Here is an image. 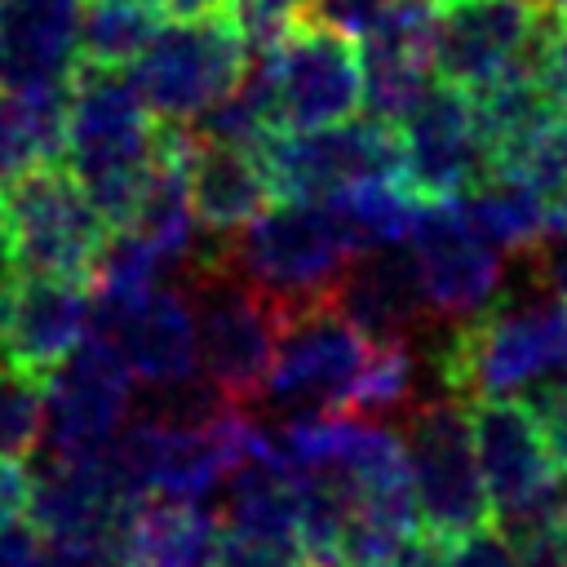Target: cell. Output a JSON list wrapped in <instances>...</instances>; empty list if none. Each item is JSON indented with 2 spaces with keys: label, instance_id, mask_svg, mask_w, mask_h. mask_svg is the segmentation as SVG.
<instances>
[{
  "label": "cell",
  "instance_id": "cell-1",
  "mask_svg": "<svg viewBox=\"0 0 567 567\" xmlns=\"http://www.w3.org/2000/svg\"><path fill=\"white\" fill-rule=\"evenodd\" d=\"M164 124L146 111L128 71L75 62L62 84V164L84 186L106 230L120 226L159 155Z\"/></svg>",
  "mask_w": 567,
  "mask_h": 567
},
{
  "label": "cell",
  "instance_id": "cell-2",
  "mask_svg": "<svg viewBox=\"0 0 567 567\" xmlns=\"http://www.w3.org/2000/svg\"><path fill=\"white\" fill-rule=\"evenodd\" d=\"M350 257H354V244L328 204L270 199L239 230H230L221 239L208 235V244H199V252L186 270L190 275H199V270L230 275V279L248 284L252 292H261L284 315H292L301 306L328 301V292L341 279Z\"/></svg>",
  "mask_w": 567,
  "mask_h": 567
},
{
  "label": "cell",
  "instance_id": "cell-3",
  "mask_svg": "<svg viewBox=\"0 0 567 567\" xmlns=\"http://www.w3.org/2000/svg\"><path fill=\"white\" fill-rule=\"evenodd\" d=\"M425 363L443 394L514 399L567 368V297L492 301L483 315L452 323L425 350Z\"/></svg>",
  "mask_w": 567,
  "mask_h": 567
},
{
  "label": "cell",
  "instance_id": "cell-4",
  "mask_svg": "<svg viewBox=\"0 0 567 567\" xmlns=\"http://www.w3.org/2000/svg\"><path fill=\"white\" fill-rule=\"evenodd\" d=\"M244 84L270 137L337 124L359 111V44L328 22L297 13L257 49Z\"/></svg>",
  "mask_w": 567,
  "mask_h": 567
},
{
  "label": "cell",
  "instance_id": "cell-5",
  "mask_svg": "<svg viewBox=\"0 0 567 567\" xmlns=\"http://www.w3.org/2000/svg\"><path fill=\"white\" fill-rule=\"evenodd\" d=\"M252 44L226 9L164 18L146 49L133 58L128 80L159 124H195L208 106L239 89L248 75Z\"/></svg>",
  "mask_w": 567,
  "mask_h": 567
},
{
  "label": "cell",
  "instance_id": "cell-6",
  "mask_svg": "<svg viewBox=\"0 0 567 567\" xmlns=\"http://www.w3.org/2000/svg\"><path fill=\"white\" fill-rule=\"evenodd\" d=\"M554 18L549 0H434L430 71L461 93L527 75L536 71Z\"/></svg>",
  "mask_w": 567,
  "mask_h": 567
},
{
  "label": "cell",
  "instance_id": "cell-7",
  "mask_svg": "<svg viewBox=\"0 0 567 567\" xmlns=\"http://www.w3.org/2000/svg\"><path fill=\"white\" fill-rule=\"evenodd\" d=\"M403 456L416 501V532L430 540H456L492 523V505L478 478L474 439H470V403L456 394H439L408 408Z\"/></svg>",
  "mask_w": 567,
  "mask_h": 567
},
{
  "label": "cell",
  "instance_id": "cell-8",
  "mask_svg": "<svg viewBox=\"0 0 567 567\" xmlns=\"http://www.w3.org/2000/svg\"><path fill=\"white\" fill-rule=\"evenodd\" d=\"M22 275H58L89 284L106 244V221L62 159H40L0 186Z\"/></svg>",
  "mask_w": 567,
  "mask_h": 567
},
{
  "label": "cell",
  "instance_id": "cell-9",
  "mask_svg": "<svg viewBox=\"0 0 567 567\" xmlns=\"http://www.w3.org/2000/svg\"><path fill=\"white\" fill-rule=\"evenodd\" d=\"M368 341L328 306H301L284 315L261 394L284 416L346 412V399L368 363Z\"/></svg>",
  "mask_w": 567,
  "mask_h": 567
},
{
  "label": "cell",
  "instance_id": "cell-10",
  "mask_svg": "<svg viewBox=\"0 0 567 567\" xmlns=\"http://www.w3.org/2000/svg\"><path fill=\"white\" fill-rule=\"evenodd\" d=\"M257 151H261L275 199L328 204L341 190H350L354 182L399 173L394 128L372 115H346L323 128L275 133Z\"/></svg>",
  "mask_w": 567,
  "mask_h": 567
},
{
  "label": "cell",
  "instance_id": "cell-11",
  "mask_svg": "<svg viewBox=\"0 0 567 567\" xmlns=\"http://www.w3.org/2000/svg\"><path fill=\"white\" fill-rule=\"evenodd\" d=\"M190 284H195V306H190L195 363L230 403L244 408L261 394V381L284 328V310L270 306L248 284L217 270H199L190 275Z\"/></svg>",
  "mask_w": 567,
  "mask_h": 567
},
{
  "label": "cell",
  "instance_id": "cell-12",
  "mask_svg": "<svg viewBox=\"0 0 567 567\" xmlns=\"http://www.w3.org/2000/svg\"><path fill=\"white\" fill-rule=\"evenodd\" d=\"M430 319L465 323L483 315L505 284V252H496L461 213L456 199H421L416 221L403 239Z\"/></svg>",
  "mask_w": 567,
  "mask_h": 567
},
{
  "label": "cell",
  "instance_id": "cell-13",
  "mask_svg": "<svg viewBox=\"0 0 567 567\" xmlns=\"http://www.w3.org/2000/svg\"><path fill=\"white\" fill-rule=\"evenodd\" d=\"M390 128L399 146V177L416 199H461L492 173L474 97L443 80H430Z\"/></svg>",
  "mask_w": 567,
  "mask_h": 567
},
{
  "label": "cell",
  "instance_id": "cell-14",
  "mask_svg": "<svg viewBox=\"0 0 567 567\" xmlns=\"http://www.w3.org/2000/svg\"><path fill=\"white\" fill-rule=\"evenodd\" d=\"M44 390V439L40 447L49 456H75V452H102L133 412L137 381L120 363V354L89 332L62 363H53L40 377Z\"/></svg>",
  "mask_w": 567,
  "mask_h": 567
},
{
  "label": "cell",
  "instance_id": "cell-15",
  "mask_svg": "<svg viewBox=\"0 0 567 567\" xmlns=\"http://www.w3.org/2000/svg\"><path fill=\"white\" fill-rule=\"evenodd\" d=\"M142 496L120 478L115 461L102 452L44 456L31 474L27 514L40 536L58 540H106L120 549V527Z\"/></svg>",
  "mask_w": 567,
  "mask_h": 567
},
{
  "label": "cell",
  "instance_id": "cell-16",
  "mask_svg": "<svg viewBox=\"0 0 567 567\" xmlns=\"http://www.w3.org/2000/svg\"><path fill=\"white\" fill-rule=\"evenodd\" d=\"M89 332H97L137 385L195 372V310L177 288H142L128 297H89Z\"/></svg>",
  "mask_w": 567,
  "mask_h": 567
},
{
  "label": "cell",
  "instance_id": "cell-17",
  "mask_svg": "<svg viewBox=\"0 0 567 567\" xmlns=\"http://www.w3.org/2000/svg\"><path fill=\"white\" fill-rule=\"evenodd\" d=\"M470 439H474V461H478V478L492 514H509L554 487L558 465L527 403L470 399Z\"/></svg>",
  "mask_w": 567,
  "mask_h": 567
},
{
  "label": "cell",
  "instance_id": "cell-18",
  "mask_svg": "<svg viewBox=\"0 0 567 567\" xmlns=\"http://www.w3.org/2000/svg\"><path fill=\"white\" fill-rule=\"evenodd\" d=\"M328 306L368 341V346H390V341H416L421 323L430 319L421 279L412 270V257L403 244L394 248H363L346 261L341 279L328 292Z\"/></svg>",
  "mask_w": 567,
  "mask_h": 567
},
{
  "label": "cell",
  "instance_id": "cell-19",
  "mask_svg": "<svg viewBox=\"0 0 567 567\" xmlns=\"http://www.w3.org/2000/svg\"><path fill=\"white\" fill-rule=\"evenodd\" d=\"M359 44V106L372 120L394 124L434 80L430 71V9L425 4H390L372 27L354 35Z\"/></svg>",
  "mask_w": 567,
  "mask_h": 567
},
{
  "label": "cell",
  "instance_id": "cell-20",
  "mask_svg": "<svg viewBox=\"0 0 567 567\" xmlns=\"http://www.w3.org/2000/svg\"><path fill=\"white\" fill-rule=\"evenodd\" d=\"M89 337V284L58 279V275H22L4 328H0V359L44 377Z\"/></svg>",
  "mask_w": 567,
  "mask_h": 567
},
{
  "label": "cell",
  "instance_id": "cell-21",
  "mask_svg": "<svg viewBox=\"0 0 567 567\" xmlns=\"http://www.w3.org/2000/svg\"><path fill=\"white\" fill-rule=\"evenodd\" d=\"M80 0H0V89H62L75 71Z\"/></svg>",
  "mask_w": 567,
  "mask_h": 567
},
{
  "label": "cell",
  "instance_id": "cell-22",
  "mask_svg": "<svg viewBox=\"0 0 567 567\" xmlns=\"http://www.w3.org/2000/svg\"><path fill=\"white\" fill-rule=\"evenodd\" d=\"M186 199L213 239L239 230L275 199L261 151L186 133Z\"/></svg>",
  "mask_w": 567,
  "mask_h": 567
},
{
  "label": "cell",
  "instance_id": "cell-23",
  "mask_svg": "<svg viewBox=\"0 0 567 567\" xmlns=\"http://www.w3.org/2000/svg\"><path fill=\"white\" fill-rule=\"evenodd\" d=\"M217 514L208 501L142 496L120 527V567H213Z\"/></svg>",
  "mask_w": 567,
  "mask_h": 567
},
{
  "label": "cell",
  "instance_id": "cell-24",
  "mask_svg": "<svg viewBox=\"0 0 567 567\" xmlns=\"http://www.w3.org/2000/svg\"><path fill=\"white\" fill-rule=\"evenodd\" d=\"M456 204H461L465 221L496 252H527L536 244L540 226L549 221V204L532 186H523L518 177H505V173H487Z\"/></svg>",
  "mask_w": 567,
  "mask_h": 567
},
{
  "label": "cell",
  "instance_id": "cell-25",
  "mask_svg": "<svg viewBox=\"0 0 567 567\" xmlns=\"http://www.w3.org/2000/svg\"><path fill=\"white\" fill-rule=\"evenodd\" d=\"M328 208L337 213L341 230L350 235L354 252L363 248H394L408 239L421 199L403 186V177H368L354 182L350 190H341L337 199H328Z\"/></svg>",
  "mask_w": 567,
  "mask_h": 567
},
{
  "label": "cell",
  "instance_id": "cell-26",
  "mask_svg": "<svg viewBox=\"0 0 567 567\" xmlns=\"http://www.w3.org/2000/svg\"><path fill=\"white\" fill-rule=\"evenodd\" d=\"M58 155H62V89H35V93L0 89V186L13 173Z\"/></svg>",
  "mask_w": 567,
  "mask_h": 567
},
{
  "label": "cell",
  "instance_id": "cell-27",
  "mask_svg": "<svg viewBox=\"0 0 567 567\" xmlns=\"http://www.w3.org/2000/svg\"><path fill=\"white\" fill-rule=\"evenodd\" d=\"M159 22L164 18L155 9H146L142 0H80L75 53H80V62L128 71Z\"/></svg>",
  "mask_w": 567,
  "mask_h": 567
},
{
  "label": "cell",
  "instance_id": "cell-28",
  "mask_svg": "<svg viewBox=\"0 0 567 567\" xmlns=\"http://www.w3.org/2000/svg\"><path fill=\"white\" fill-rule=\"evenodd\" d=\"M416 377H421V359H416L412 341L372 346L368 363L346 399V412L363 416V421H390L416 403Z\"/></svg>",
  "mask_w": 567,
  "mask_h": 567
},
{
  "label": "cell",
  "instance_id": "cell-29",
  "mask_svg": "<svg viewBox=\"0 0 567 567\" xmlns=\"http://www.w3.org/2000/svg\"><path fill=\"white\" fill-rule=\"evenodd\" d=\"M496 532L518 567H567V518L558 514L554 487L509 514H496Z\"/></svg>",
  "mask_w": 567,
  "mask_h": 567
},
{
  "label": "cell",
  "instance_id": "cell-30",
  "mask_svg": "<svg viewBox=\"0 0 567 567\" xmlns=\"http://www.w3.org/2000/svg\"><path fill=\"white\" fill-rule=\"evenodd\" d=\"M44 439V390L40 377L0 359V461L40 452Z\"/></svg>",
  "mask_w": 567,
  "mask_h": 567
},
{
  "label": "cell",
  "instance_id": "cell-31",
  "mask_svg": "<svg viewBox=\"0 0 567 567\" xmlns=\"http://www.w3.org/2000/svg\"><path fill=\"white\" fill-rule=\"evenodd\" d=\"M213 567H310L297 536H266V532H230L217 527Z\"/></svg>",
  "mask_w": 567,
  "mask_h": 567
},
{
  "label": "cell",
  "instance_id": "cell-32",
  "mask_svg": "<svg viewBox=\"0 0 567 567\" xmlns=\"http://www.w3.org/2000/svg\"><path fill=\"white\" fill-rule=\"evenodd\" d=\"M527 412H532L554 465L567 470V368L527 390Z\"/></svg>",
  "mask_w": 567,
  "mask_h": 567
},
{
  "label": "cell",
  "instance_id": "cell-33",
  "mask_svg": "<svg viewBox=\"0 0 567 567\" xmlns=\"http://www.w3.org/2000/svg\"><path fill=\"white\" fill-rule=\"evenodd\" d=\"M523 257L532 266L536 288H545L554 297H567V213H549V221L540 226L536 244Z\"/></svg>",
  "mask_w": 567,
  "mask_h": 567
},
{
  "label": "cell",
  "instance_id": "cell-34",
  "mask_svg": "<svg viewBox=\"0 0 567 567\" xmlns=\"http://www.w3.org/2000/svg\"><path fill=\"white\" fill-rule=\"evenodd\" d=\"M434 567H518V558L509 554V545L501 540L496 527H478L456 540H443L434 549Z\"/></svg>",
  "mask_w": 567,
  "mask_h": 567
},
{
  "label": "cell",
  "instance_id": "cell-35",
  "mask_svg": "<svg viewBox=\"0 0 567 567\" xmlns=\"http://www.w3.org/2000/svg\"><path fill=\"white\" fill-rule=\"evenodd\" d=\"M536 80L545 89V97L554 102V111L567 120V18H554L540 58H536Z\"/></svg>",
  "mask_w": 567,
  "mask_h": 567
},
{
  "label": "cell",
  "instance_id": "cell-36",
  "mask_svg": "<svg viewBox=\"0 0 567 567\" xmlns=\"http://www.w3.org/2000/svg\"><path fill=\"white\" fill-rule=\"evenodd\" d=\"M31 567H120V549L106 540H58L40 536V554Z\"/></svg>",
  "mask_w": 567,
  "mask_h": 567
},
{
  "label": "cell",
  "instance_id": "cell-37",
  "mask_svg": "<svg viewBox=\"0 0 567 567\" xmlns=\"http://www.w3.org/2000/svg\"><path fill=\"white\" fill-rule=\"evenodd\" d=\"M390 4H399V0H306L301 13L328 22V27L346 31V35H359V31L372 27Z\"/></svg>",
  "mask_w": 567,
  "mask_h": 567
},
{
  "label": "cell",
  "instance_id": "cell-38",
  "mask_svg": "<svg viewBox=\"0 0 567 567\" xmlns=\"http://www.w3.org/2000/svg\"><path fill=\"white\" fill-rule=\"evenodd\" d=\"M27 492H31V474L18 461H0V527L27 514Z\"/></svg>",
  "mask_w": 567,
  "mask_h": 567
},
{
  "label": "cell",
  "instance_id": "cell-39",
  "mask_svg": "<svg viewBox=\"0 0 567 567\" xmlns=\"http://www.w3.org/2000/svg\"><path fill=\"white\" fill-rule=\"evenodd\" d=\"M40 554V532L31 523H4L0 527V567H31Z\"/></svg>",
  "mask_w": 567,
  "mask_h": 567
},
{
  "label": "cell",
  "instance_id": "cell-40",
  "mask_svg": "<svg viewBox=\"0 0 567 567\" xmlns=\"http://www.w3.org/2000/svg\"><path fill=\"white\" fill-rule=\"evenodd\" d=\"M18 279H22V270H18L13 235H9V221H4V208H0V328H4V310H9V297H13Z\"/></svg>",
  "mask_w": 567,
  "mask_h": 567
},
{
  "label": "cell",
  "instance_id": "cell-41",
  "mask_svg": "<svg viewBox=\"0 0 567 567\" xmlns=\"http://www.w3.org/2000/svg\"><path fill=\"white\" fill-rule=\"evenodd\" d=\"M146 9H155L159 18H190V13H208L221 9V0H142Z\"/></svg>",
  "mask_w": 567,
  "mask_h": 567
},
{
  "label": "cell",
  "instance_id": "cell-42",
  "mask_svg": "<svg viewBox=\"0 0 567 567\" xmlns=\"http://www.w3.org/2000/svg\"><path fill=\"white\" fill-rule=\"evenodd\" d=\"M554 501H558V514L567 518V470H558V478H554Z\"/></svg>",
  "mask_w": 567,
  "mask_h": 567
},
{
  "label": "cell",
  "instance_id": "cell-43",
  "mask_svg": "<svg viewBox=\"0 0 567 567\" xmlns=\"http://www.w3.org/2000/svg\"><path fill=\"white\" fill-rule=\"evenodd\" d=\"M549 9H554L558 18H567V0H549Z\"/></svg>",
  "mask_w": 567,
  "mask_h": 567
}]
</instances>
